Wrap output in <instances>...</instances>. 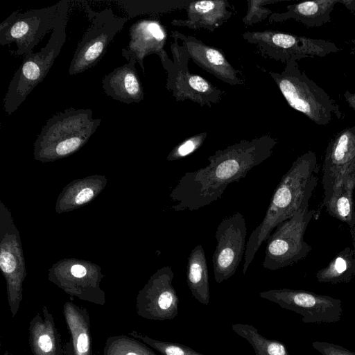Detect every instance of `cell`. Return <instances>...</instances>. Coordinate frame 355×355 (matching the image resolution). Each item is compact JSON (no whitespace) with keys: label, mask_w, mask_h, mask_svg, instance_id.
Returning <instances> with one entry per match:
<instances>
[{"label":"cell","mask_w":355,"mask_h":355,"mask_svg":"<svg viewBox=\"0 0 355 355\" xmlns=\"http://www.w3.org/2000/svg\"><path fill=\"white\" fill-rule=\"evenodd\" d=\"M277 144L275 138L266 134L216 150L206 166L180 178L169 196L172 209L194 211L215 202L230 184L240 181L270 157Z\"/></svg>","instance_id":"1"},{"label":"cell","mask_w":355,"mask_h":355,"mask_svg":"<svg viewBox=\"0 0 355 355\" xmlns=\"http://www.w3.org/2000/svg\"><path fill=\"white\" fill-rule=\"evenodd\" d=\"M318 159L314 152L309 150L299 156L282 178L274 190L266 214L251 233L244 255L243 274L261 244L280 223L292 217L304 205L309 204L317 186Z\"/></svg>","instance_id":"2"},{"label":"cell","mask_w":355,"mask_h":355,"mask_svg":"<svg viewBox=\"0 0 355 355\" xmlns=\"http://www.w3.org/2000/svg\"><path fill=\"white\" fill-rule=\"evenodd\" d=\"M69 3L67 0L58 2L56 21L47 44L40 51L24 55L10 80L3 100L4 110L9 116L44 80L60 53L67 39Z\"/></svg>","instance_id":"3"},{"label":"cell","mask_w":355,"mask_h":355,"mask_svg":"<svg viewBox=\"0 0 355 355\" xmlns=\"http://www.w3.org/2000/svg\"><path fill=\"white\" fill-rule=\"evenodd\" d=\"M288 104L320 125L330 123L334 115L342 119L339 105L324 90L301 71L297 61H290L281 72L270 71Z\"/></svg>","instance_id":"4"},{"label":"cell","mask_w":355,"mask_h":355,"mask_svg":"<svg viewBox=\"0 0 355 355\" xmlns=\"http://www.w3.org/2000/svg\"><path fill=\"white\" fill-rule=\"evenodd\" d=\"M101 119L91 109L69 108L49 118L36 140L38 153L65 156L78 150L94 133Z\"/></svg>","instance_id":"5"},{"label":"cell","mask_w":355,"mask_h":355,"mask_svg":"<svg viewBox=\"0 0 355 355\" xmlns=\"http://www.w3.org/2000/svg\"><path fill=\"white\" fill-rule=\"evenodd\" d=\"M315 211L304 205L290 218L280 223L266 239L263 267L276 270L307 257L311 247L304 241L306 230Z\"/></svg>","instance_id":"6"},{"label":"cell","mask_w":355,"mask_h":355,"mask_svg":"<svg viewBox=\"0 0 355 355\" xmlns=\"http://www.w3.org/2000/svg\"><path fill=\"white\" fill-rule=\"evenodd\" d=\"M242 37L263 57L284 63L305 58L324 57L340 51L336 44L325 40L278 31H246Z\"/></svg>","instance_id":"7"},{"label":"cell","mask_w":355,"mask_h":355,"mask_svg":"<svg viewBox=\"0 0 355 355\" xmlns=\"http://www.w3.org/2000/svg\"><path fill=\"white\" fill-rule=\"evenodd\" d=\"M90 24L78 44L69 67V75H76L95 67L107 52L115 35L129 19L116 16L112 8L94 11L84 4Z\"/></svg>","instance_id":"8"},{"label":"cell","mask_w":355,"mask_h":355,"mask_svg":"<svg viewBox=\"0 0 355 355\" xmlns=\"http://www.w3.org/2000/svg\"><path fill=\"white\" fill-rule=\"evenodd\" d=\"M58 8V2L51 6L22 13L13 12L0 24L1 45L15 42L17 55L24 56L32 52L43 37L53 30Z\"/></svg>","instance_id":"9"},{"label":"cell","mask_w":355,"mask_h":355,"mask_svg":"<svg viewBox=\"0 0 355 355\" xmlns=\"http://www.w3.org/2000/svg\"><path fill=\"white\" fill-rule=\"evenodd\" d=\"M173 66L167 72L166 88L177 101L189 100L201 107H211L220 102L225 92L203 77L192 73L188 69L189 58L182 49L178 40L171 45Z\"/></svg>","instance_id":"10"},{"label":"cell","mask_w":355,"mask_h":355,"mask_svg":"<svg viewBox=\"0 0 355 355\" xmlns=\"http://www.w3.org/2000/svg\"><path fill=\"white\" fill-rule=\"evenodd\" d=\"M261 298L302 315L304 323L338 322L343 314L341 300L300 289H270L259 293Z\"/></svg>","instance_id":"11"},{"label":"cell","mask_w":355,"mask_h":355,"mask_svg":"<svg viewBox=\"0 0 355 355\" xmlns=\"http://www.w3.org/2000/svg\"><path fill=\"white\" fill-rule=\"evenodd\" d=\"M247 225L242 214L236 211L224 218L218 225L216 246L212 256L214 279L221 283L232 277L246 249Z\"/></svg>","instance_id":"12"},{"label":"cell","mask_w":355,"mask_h":355,"mask_svg":"<svg viewBox=\"0 0 355 355\" xmlns=\"http://www.w3.org/2000/svg\"><path fill=\"white\" fill-rule=\"evenodd\" d=\"M355 177V125L340 131L329 143L322 166V203L346 180Z\"/></svg>","instance_id":"13"},{"label":"cell","mask_w":355,"mask_h":355,"mask_svg":"<svg viewBox=\"0 0 355 355\" xmlns=\"http://www.w3.org/2000/svg\"><path fill=\"white\" fill-rule=\"evenodd\" d=\"M130 42L122 49V55L126 59L132 58L145 74L144 58L151 54L159 56L164 69L167 71L173 66L164 46L166 40L165 28L155 19H143L133 24L129 29Z\"/></svg>","instance_id":"14"},{"label":"cell","mask_w":355,"mask_h":355,"mask_svg":"<svg viewBox=\"0 0 355 355\" xmlns=\"http://www.w3.org/2000/svg\"><path fill=\"white\" fill-rule=\"evenodd\" d=\"M171 37L181 41L180 46L189 59L218 79L230 85L245 84L242 71L229 62L220 49L177 31H172Z\"/></svg>","instance_id":"15"},{"label":"cell","mask_w":355,"mask_h":355,"mask_svg":"<svg viewBox=\"0 0 355 355\" xmlns=\"http://www.w3.org/2000/svg\"><path fill=\"white\" fill-rule=\"evenodd\" d=\"M174 273L171 266L159 270L149 287L145 313L148 318L172 320L178 314L179 297L172 285Z\"/></svg>","instance_id":"16"},{"label":"cell","mask_w":355,"mask_h":355,"mask_svg":"<svg viewBox=\"0 0 355 355\" xmlns=\"http://www.w3.org/2000/svg\"><path fill=\"white\" fill-rule=\"evenodd\" d=\"M186 19H173L171 24L213 33L232 17L235 8L227 0L195 1L186 4Z\"/></svg>","instance_id":"17"},{"label":"cell","mask_w":355,"mask_h":355,"mask_svg":"<svg viewBox=\"0 0 355 355\" xmlns=\"http://www.w3.org/2000/svg\"><path fill=\"white\" fill-rule=\"evenodd\" d=\"M126 60L103 77V89L107 96L121 103H139L144 99V92L135 67L137 61L132 58Z\"/></svg>","instance_id":"18"},{"label":"cell","mask_w":355,"mask_h":355,"mask_svg":"<svg viewBox=\"0 0 355 355\" xmlns=\"http://www.w3.org/2000/svg\"><path fill=\"white\" fill-rule=\"evenodd\" d=\"M340 0H315L288 5L283 12H273L270 23L294 19L307 28L320 27L331 21V13Z\"/></svg>","instance_id":"19"},{"label":"cell","mask_w":355,"mask_h":355,"mask_svg":"<svg viewBox=\"0 0 355 355\" xmlns=\"http://www.w3.org/2000/svg\"><path fill=\"white\" fill-rule=\"evenodd\" d=\"M187 282L192 296L200 303L208 305L210 299L208 266L201 244L194 247L189 255Z\"/></svg>","instance_id":"20"},{"label":"cell","mask_w":355,"mask_h":355,"mask_svg":"<svg viewBox=\"0 0 355 355\" xmlns=\"http://www.w3.org/2000/svg\"><path fill=\"white\" fill-rule=\"evenodd\" d=\"M320 283H348L355 277V241L338 252L328 263L315 273Z\"/></svg>","instance_id":"21"},{"label":"cell","mask_w":355,"mask_h":355,"mask_svg":"<svg viewBox=\"0 0 355 355\" xmlns=\"http://www.w3.org/2000/svg\"><path fill=\"white\" fill-rule=\"evenodd\" d=\"M354 188L355 177H352L336 188L323 203L330 216L345 223L349 227L352 225L355 209L353 202Z\"/></svg>","instance_id":"22"},{"label":"cell","mask_w":355,"mask_h":355,"mask_svg":"<svg viewBox=\"0 0 355 355\" xmlns=\"http://www.w3.org/2000/svg\"><path fill=\"white\" fill-rule=\"evenodd\" d=\"M232 329L249 342L256 355H290L284 343L265 338L252 325L236 323Z\"/></svg>","instance_id":"23"},{"label":"cell","mask_w":355,"mask_h":355,"mask_svg":"<svg viewBox=\"0 0 355 355\" xmlns=\"http://www.w3.org/2000/svg\"><path fill=\"white\" fill-rule=\"evenodd\" d=\"M207 137L206 132L191 136L176 145L166 157L168 161H176L193 153L204 143Z\"/></svg>","instance_id":"24"},{"label":"cell","mask_w":355,"mask_h":355,"mask_svg":"<svg viewBox=\"0 0 355 355\" xmlns=\"http://www.w3.org/2000/svg\"><path fill=\"white\" fill-rule=\"evenodd\" d=\"M277 0H250L248 1V11L242 21L245 26L259 23L269 17L274 12L264 7L265 5L279 2Z\"/></svg>","instance_id":"25"},{"label":"cell","mask_w":355,"mask_h":355,"mask_svg":"<svg viewBox=\"0 0 355 355\" xmlns=\"http://www.w3.org/2000/svg\"><path fill=\"white\" fill-rule=\"evenodd\" d=\"M142 338L162 355H205L182 344L155 340L146 336Z\"/></svg>","instance_id":"26"},{"label":"cell","mask_w":355,"mask_h":355,"mask_svg":"<svg viewBox=\"0 0 355 355\" xmlns=\"http://www.w3.org/2000/svg\"><path fill=\"white\" fill-rule=\"evenodd\" d=\"M313 347L322 355H355L340 345L323 341H315L312 343Z\"/></svg>","instance_id":"27"},{"label":"cell","mask_w":355,"mask_h":355,"mask_svg":"<svg viewBox=\"0 0 355 355\" xmlns=\"http://www.w3.org/2000/svg\"><path fill=\"white\" fill-rule=\"evenodd\" d=\"M0 266L5 273L12 272L17 266V262L13 254L7 251L1 250L0 254Z\"/></svg>","instance_id":"28"},{"label":"cell","mask_w":355,"mask_h":355,"mask_svg":"<svg viewBox=\"0 0 355 355\" xmlns=\"http://www.w3.org/2000/svg\"><path fill=\"white\" fill-rule=\"evenodd\" d=\"M76 348L80 354H85L89 349L88 336L85 332L80 333L77 338Z\"/></svg>","instance_id":"29"},{"label":"cell","mask_w":355,"mask_h":355,"mask_svg":"<svg viewBox=\"0 0 355 355\" xmlns=\"http://www.w3.org/2000/svg\"><path fill=\"white\" fill-rule=\"evenodd\" d=\"M93 196V190L90 188H85L76 196L75 202L78 205H81L91 200Z\"/></svg>","instance_id":"30"},{"label":"cell","mask_w":355,"mask_h":355,"mask_svg":"<svg viewBox=\"0 0 355 355\" xmlns=\"http://www.w3.org/2000/svg\"><path fill=\"white\" fill-rule=\"evenodd\" d=\"M38 345L41 350L44 352H49L53 348L51 338L46 334H43L40 336Z\"/></svg>","instance_id":"31"},{"label":"cell","mask_w":355,"mask_h":355,"mask_svg":"<svg viewBox=\"0 0 355 355\" xmlns=\"http://www.w3.org/2000/svg\"><path fill=\"white\" fill-rule=\"evenodd\" d=\"M71 272L74 277L81 278L86 275L87 270L83 266L76 264L71 267Z\"/></svg>","instance_id":"32"},{"label":"cell","mask_w":355,"mask_h":355,"mask_svg":"<svg viewBox=\"0 0 355 355\" xmlns=\"http://www.w3.org/2000/svg\"><path fill=\"white\" fill-rule=\"evenodd\" d=\"M343 96L349 106L355 111V93H351L349 91H346Z\"/></svg>","instance_id":"33"},{"label":"cell","mask_w":355,"mask_h":355,"mask_svg":"<svg viewBox=\"0 0 355 355\" xmlns=\"http://www.w3.org/2000/svg\"><path fill=\"white\" fill-rule=\"evenodd\" d=\"M340 3L351 11L355 12V0H340Z\"/></svg>","instance_id":"34"},{"label":"cell","mask_w":355,"mask_h":355,"mask_svg":"<svg viewBox=\"0 0 355 355\" xmlns=\"http://www.w3.org/2000/svg\"><path fill=\"white\" fill-rule=\"evenodd\" d=\"M350 228V233L352 235L355 234V209L353 215V223Z\"/></svg>","instance_id":"35"},{"label":"cell","mask_w":355,"mask_h":355,"mask_svg":"<svg viewBox=\"0 0 355 355\" xmlns=\"http://www.w3.org/2000/svg\"><path fill=\"white\" fill-rule=\"evenodd\" d=\"M352 42L354 43L355 44V38H354L352 40Z\"/></svg>","instance_id":"36"},{"label":"cell","mask_w":355,"mask_h":355,"mask_svg":"<svg viewBox=\"0 0 355 355\" xmlns=\"http://www.w3.org/2000/svg\"><path fill=\"white\" fill-rule=\"evenodd\" d=\"M352 237H353L354 240L355 241V234H353V235H352Z\"/></svg>","instance_id":"37"}]
</instances>
